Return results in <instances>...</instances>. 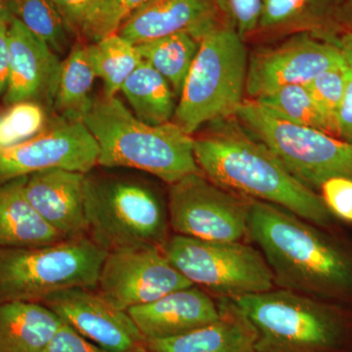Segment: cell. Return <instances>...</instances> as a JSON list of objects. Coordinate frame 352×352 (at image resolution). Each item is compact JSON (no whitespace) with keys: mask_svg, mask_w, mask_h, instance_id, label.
I'll list each match as a JSON object with an SVG mask.
<instances>
[{"mask_svg":"<svg viewBox=\"0 0 352 352\" xmlns=\"http://www.w3.org/2000/svg\"><path fill=\"white\" fill-rule=\"evenodd\" d=\"M210 124L207 133L194 138V153L210 182L245 198L278 206L314 226L332 223L333 215L321 196L298 182L235 117Z\"/></svg>","mask_w":352,"mask_h":352,"instance_id":"1","label":"cell"},{"mask_svg":"<svg viewBox=\"0 0 352 352\" xmlns=\"http://www.w3.org/2000/svg\"><path fill=\"white\" fill-rule=\"evenodd\" d=\"M248 235L275 284L314 298L352 296V254L307 220L258 200L250 203Z\"/></svg>","mask_w":352,"mask_h":352,"instance_id":"2","label":"cell"},{"mask_svg":"<svg viewBox=\"0 0 352 352\" xmlns=\"http://www.w3.org/2000/svg\"><path fill=\"white\" fill-rule=\"evenodd\" d=\"M82 120L96 141L103 168L145 171L168 185L201 173L192 135L173 122L145 124L117 96L94 98Z\"/></svg>","mask_w":352,"mask_h":352,"instance_id":"3","label":"cell"},{"mask_svg":"<svg viewBox=\"0 0 352 352\" xmlns=\"http://www.w3.org/2000/svg\"><path fill=\"white\" fill-rule=\"evenodd\" d=\"M248 56L244 39L227 23L200 38L173 122L192 134L203 124L235 117L244 102Z\"/></svg>","mask_w":352,"mask_h":352,"instance_id":"4","label":"cell"},{"mask_svg":"<svg viewBox=\"0 0 352 352\" xmlns=\"http://www.w3.org/2000/svg\"><path fill=\"white\" fill-rule=\"evenodd\" d=\"M85 206L88 236L106 252L162 247L168 214L159 194L131 176L85 173Z\"/></svg>","mask_w":352,"mask_h":352,"instance_id":"5","label":"cell"},{"mask_svg":"<svg viewBox=\"0 0 352 352\" xmlns=\"http://www.w3.org/2000/svg\"><path fill=\"white\" fill-rule=\"evenodd\" d=\"M107 254L89 236L38 248L0 247V303H41L62 289H96Z\"/></svg>","mask_w":352,"mask_h":352,"instance_id":"6","label":"cell"},{"mask_svg":"<svg viewBox=\"0 0 352 352\" xmlns=\"http://www.w3.org/2000/svg\"><path fill=\"white\" fill-rule=\"evenodd\" d=\"M256 331V352H336L346 326L317 298L280 289L229 298Z\"/></svg>","mask_w":352,"mask_h":352,"instance_id":"7","label":"cell"},{"mask_svg":"<svg viewBox=\"0 0 352 352\" xmlns=\"http://www.w3.org/2000/svg\"><path fill=\"white\" fill-rule=\"evenodd\" d=\"M235 118L308 188L335 176L352 177V146L344 141L279 119L254 100L243 102Z\"/></svg>","mask_w":352,"mask_h":352,"instance_id":"8","label":"cell"},{"mask_svg":"<svg viewBox=\"0 0 352 352\" xmlns=\"http://www.w3.org/2000/svg\"><path fill=\"white\" fill-rule=\"evenodd\" d=\"M171 264L195 286L235 298L270 291L274 277L261 252L239 242L176 235L162 245Z\"/></svg>","mask_w":352,"mask_h":352,"instance_id":"9","label":"cell"},{"mask_svg":"<svg viewBox=\"0 0 352 352\" xmlns=\"http://www.w3.org/2000/svg\"><path fill=\"white\" fill-rule=\"evenodd\" d=\"M170 186L168 222L178 235L212 242H239L247 235L251 199L236 196L201 173Z\"/></svg>","mask_w":352,"mask_h":352,"instance_id":"10","label":"cell"},{"mask_svg":"<svg viewBox=\"0 0 352 352\" xmlns=\"http://www.w3.org/2000/svg\"><path fill=\"white\" fill-rule=\"evenodd\" d=\"M191 286L161 247L146 245L109 252L96 289L113 307L127 311Z\"/></svg>","mask_w":352,"mask_h":352,"instance_id":"11","label":"cell"},{"mask_svg":"<svg viewBox=\"0 0 352 352\" xmlns=\"http://www.w3.org/2000/svg\"><path fill=\"white\" fill-rule=\"evenodd\" d=\"M98 146L82 120L58 117L34 138L0 148V183L38 171L87 173L98 164Z\"/></svg>","mask_w":352,"mask_h":352,"instance_id":"12","label":"cell"},{"mask_svg":"<svg viewBox=\"0 0 352 352\" xmlns=\"http://www.w3.org/2000/svg\"><path fill=\"white\" fill-rule=\"evenodd\" d=\"M332 36L298 32L279 45L254 51L248 64L245 94L254 100L286 85H305L326 69L346 65Z\"/></svg>","mask_w":352,"mask_h":352,"instance_id":"13","label":"cell"},{"mask_svg":"<svg viewBox=\"0 0 352 352\" xmlns=\"http://www.w3.org/2000/svg\"><path fill=\"white\" fill-rule=\"evenodd\" d=\"M94 289L83 287L62 289L41 303L85 339L109 351H145V338L129 312L113 307Z\"/></svg>","mask_w":352,"mask_h":352,"instance_id":"14","label":"cell"},{"mask_svg":"<svg viewBox=\"0 0 352 352\" xmlns=\"http://www.w3.org/2000/svg\"><path fill=\"white\" fill-rule=\"evenodd\" d=\"M8 38L9 73L4 103L34 101L52 108L61 71L59 56L17 18L8 25Z\"/></svg>","mask_w":352,"mask_h":352,"instance_id":"15","label":"cell"},{"mask_svg":"<svg viewBox=\"0 0 352 352\" xmlns=\"http://www.w3.org/2000/svg\"><path fill=\"white\" fill-rule=\"evenodd\" d=\"M85 178V173L54 168L32 173L25 180L28 200L66 240L88 236Z\"/></svg>","mask_w":352,"mask_h":352,"instance_id":"16","label":"cell"},{"mask_svg":"<svg viewBox=\"0 0 352 352\" xmlns=\"http://www.w3.org/2000/svg\"><path fill=\"white\" fill-rule=\"evenodd\" d=\"M146 340L177 337L212 323L220 307L199 287L176 289L154 302L127 310Z\"/></svg>","mask_w":352,"mask_h":352,"instance_id":"17","label":"cell"},{"mask_svg":"<svg viewBox=\"0 0 352 352\" xmlns=\"http://www.w3.org/2000/svg\"><path fill=\"white\" fill-rule=\"evenodd\" d=\"M219 15L214 0H149L118 34L135 45L182 32L201 38L220 23Z\"/></svg>","mask_w":352,"mask_h":352,"instance_id":"18","label":"cell"},{"mask_svg":"<svg viewBox=\"0 0 352 352\" xmlns=\"http://www.w3.org/2000/svg\"><path fill=\"white\" fill-rule=\"evenodd\" d=\"M220 316L207 325L164 340H146L149 352H256V329L247 316L227 300Z\"/></svg>","mask_w":352,"mask_h":352,"instance_id":"19","label":"cell"},{"mask_svg":"<svg viewBox=\"0 0 352 352\" xmlns=\"http://www.w3.org/2000/svg\"><path fill=\"white\" fill-rule=\"evenodd\" d=\"M27 177L0 183V247L38 248L66 240L28 200L24 191Z\"/></svg>","mask_w":352,"mask_h":352,"instance_id":"20","label":"cell"},{"mask_svg":"<svg viewBox=\"0 0 352 352\" xmlns=\"http://www.w3.org/2000/svg\"><path fill=\"white\" fill-rule=\"evenodd\" d=\"M62 324L43 303H0V352H43Z\"/></svg>","mask_w":352,"mask_h":352,"instance_id":"21","label":"cell"},{"mask_svg":"<svg viewBox=\"0 0 352 352\" xmlns=\"http://www.w3.org/2000/svg\"><path fill=\"white\" fill-rule=\"evenodd\" d=\"M342 0H263L259 31L335 34Z\"/></svg>","mask_w":352,"mask_h":352,"instance_id":"22","label":"cell"},{"mask_svg":"<svg viewBox=\"0 0 352 352\" xmlns=\"http://www.w3.org/2000/svg\"><path fill=\"white\" fill-rule=\"evenodd\" d=\"M120 91L134 115L145 124L160 126L173 122L177 106L173 87L146 62L127 78Z\"/></svg>","mask_w":352,"mask_h":352,"instance_id":"23","label":"cell"},{"mask_svg":"<svg viewBox=\"0 0 352 352\" xmlns=\"http://www.w3.org/2000/svg\"><path fill=\"white\" fill-rule=\"evenodd\" d=\"M96 78L88 60L87 45L76 44L61 63L59 82L52 106L58 117L82 120L94 100L91 90Z\"/></svg>","mask_w":352,"mask_h":352,"instance_id":"24","label":"cell"},{"mask_svg":"<svg viewBox=\"0 0 352 352\" xmlns=\"http://www.w3.org/2000/svg\"><path fill=\"white\" fill-rule=\"evenodd\" d=\"M136 47L143 61L161 74L179 97L200 47V38L190 32H176L136 44Z\"/></svg>","mask_w":352,"mask_h":352,"instance_id":"25","label":"cell"},{"mask_svg":"<svg viewBox=\"0 0 352 352\" xmlns=\"http://www.w3.org/2000/svg\"><path fill=\"white\" fill-rule=\"evenodd\" d=\"M89 63L104 83V94L116 96L129 76L143 63L135 44L119 34L87 45Z\"/></svg>","mask_w":352,"mask_h":352,"instance_id":"26","label":"cell"},{"mask_svg":"<svg viewBox=\"0 0 352 352\" xmlns=\"http://www.w3.org/2000/svg\"><path fill=\"white\" fill-rule=\"evenodd\" d=\"M254 101L279 119L335 136L332 127L317 107L305 85H286Z\"/></svg>","mask_w":352,"mask_h":352,"instance_id":"27","label":"cell"},{"mask_svg":"<svg viewBox=\"0 0 352 352\" xmlns=\"http://www.w3.org/2000/svg\"><path fill=\"white\" fill-rule=\"evenodd\" d=\"M14 17L59 55L69 48V30L50 0H10Z\"/></svg>","mask_w":352,"mask_h":352,"instance_id":"28","label":"cell"},{"mask_svg":"<svg viewBox=\"0 0 352 352\" xmlns=\"http://www.w3.org/2000/svg\"><path fill=\"white\" fill-rule=\"evenodd\" d=\"M47 109L34 101L6 105L0 111V148L10 147L34 138L50 124Z\"/></svg>","mask_w":352,"mask_h":352,"instance_id":"29","label":"cell"},{"mask_svg":"<svg viewBox=\"0 0 352 352\" xmlns=\"http://www.w3.org/2000/svg\"><path fill=\"white\" fill-rule=\"evenodd\" d=\"M347 72L349 67L346 64L333 67L322 72L305 83L315 104L327 120L337 138H339L337 129L338 115L346 94Z\"/></svg>","mask_w":352,"mask_h":352,"instance_id":"30","label":"cell"},{"mask_svg":"<svg viewBox=\"0 0 352 352\" xmlns=\"http://www.w3.org/2000/svg\"><path fill=\"white\" fill-rule=\"evenodd\" d=\"M72 34L89 39L110 0H50Z\"/></svg>","mask_w":352,"mask_h":352,"instance_id":"31","label":"cell"},{"mask_svg":"<svg viewBox=\"0 0 352 352\" xmlns=\"http://www.w3.org/2000/svg\"><path fill=\"white\" fill-rule=\"evenodd\" d=\"M227 25L244 39L258 31L263 0H214Z\"/></svg>","mask_w":352,"mask_h":352,"instance_id":"32","label":"cell"},{"mask_svg":"<svg viewBox=\"0 0 352 352\" xmlns=\"http://www.w3.org/2000/svg\"><path fill=\"white\" fill-rule=\"evenodd\" d=\"M148 1L149 0H110L90 34V41L95 43L117 34L124 23Z\"/></svg>","mask_w":352,"mask_h":352,"instance_id":"33","label":"cell"},{"mask_svg":"<svg viewBox=\"0 0 352 352\" xmlns=\"http://www.w3.org/2000/svg\"><path fill=\"white\" fill-rule=\"evenodd\" d=\"M321 198L331 214L352 223V177L335 176L321 185Z\"/></svg>","mask_w":352,"mask_h":352,"instance_id":"34","label":"cell"},{"mask_svg":"<svg viewBox=\"0 0 352 352\" xmlns=\"http://www.w3.org/2000/svg\"><path fill=\"white\" fill-rule=\"evenodd\" d=\"M43 352H111L97 346L91 340L85 339L69 327L68 324H62Z\"/></svg>","mask_w":352,"mask_h":352,"instance_id":"35","label":"cell"},{"mask_svg":"<svg viewBox=\"0 0 352 352\" xmlns=\"http://www.w3.org/2000/svg\"><path fill=\"white\" fill-rule=\"evenodd\" d=\"M338 138L352 146V71L349 68L346 94L337 120Z\"/></svg>","mask_w":352,"mask_h":352,"instance_id":"36","label":"cell"},{"mask_svg":"<svg viewBox=\"0 0 352 352\" xmlns=\"http://www.w3.org/2000/svg\"><path fill=\"white\" fill-rule=\"evenodd\" d=\"M9 73L8 25L0 24V97L6 91Z\"/></svg>","mask_w":352,"mask_h":352,"instance_id":"37","label":"cell"},{"mask_svg":"<svg viewBox=\"0 0 352 352\" xmlns=\"http://www.w3.org/2000/svg\"><path fill=\"white\" fill-rule=\"evenodd\" d=\"M333 41L342 51L344 61L352 71V32L344 31L342 34H333Z\"/></svg>","mask_w":352,"mask_h":352,"instance_id":"38","label":"cell"},{"mask_svg":"<svg viewBox=\"0 0 352 352\" xmlns=\"http://www.w3.org/2000/svg\"><path fill=\"white\" fill-rule=\"evenodd\" d=\"M338 25L352 32V0H342L338 14Z\"/></svg>","mask_w":352,"mask_h":352,"instance_id":"39","label":"cell"},{"mask_svg":"<svg viewBox=\"0 0 352 352\" xmlns=\"http://www.w3.org/2000/svg\"><path fill=\"white\" fill-rule=\"evenodd\" d=\"M13 19L10 0H0V24L9 25Z\"/></svg>","mask_w":352,"mask_h":352,"instance_id":"40","label":"cell"},{"mask_svg":"<svg viewBox=\"0 0 352 352\" xmlns=\"http://www.w3.org/2000/svg\"><path fill=\"white\" fill-rule=\"evenodd\" d=\"M141 352H149L147 351V349H145V351H141Z\"/></svg>","mask_w":352,"mask_h":352,"instance_id":"41","label":"cell"}]
</instances>
